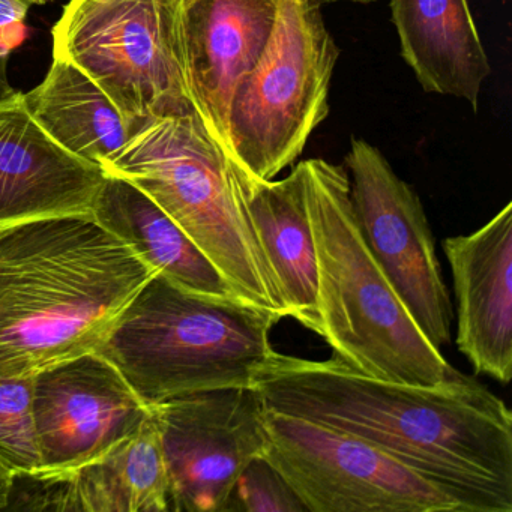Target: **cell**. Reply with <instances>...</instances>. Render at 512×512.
I'll list each match as a JSON object with an SVG mask.
<instances>
[{
    "label": "cell",
    "mask_w": 512,
    "mask_h": 512,
    "mask_svg": "<svg viewBox=\"0 0 512 512\" xmlns=\"http://www.w3.org/2000/svg\"><path fill=\"white\" fill-rule=\"evenodd\" d=\"M254 388L266 409L371 443L467 512H512V413L472 377L424 388L274 350Z\"/></svg>",
    "instance_id": "6da1fadb"
},
{
    "label": "cell",
    "mask_w": 512,
    "mask_h": 512,
    "mask_svg": "<svg viewBox=\"0 0 512 512\" xmlns=\"http://www.w3.org/2000/svg\"><path fill=\"white\" fill-rule=\"evenodd\" d=\"M154 275L92 214L0 227V376L97 352Z\"/></svg>",
    "instance_id": "7a4b0ae2"
},
{
    "label": "cell",
    "mask_w": 512,
    "mask_h": 512,
    "mask_svg": "<svg viewBox=\"0 0 512 512\" xmlns=\"http://www.w3.org/2000/svg\"><path fill=\"white\" fill-rule=\"evenodd\" d=\"M302 166L317 254V335L373 379L424 388L457 379L460 371L422 334L368 248L346 170L322 158Z\"/></svg>",
    "instance_id": "3957f363"
},
{
    "label": "cell",
    "mask_w": 512,
    "mask_h": 512,
    "mask_svg": "<svg viewBox=\"0 0 512 512\" xmlns=\"http://www.w3.org/2000/svg\"><path fill=\"white\" fill-rule=\"evenodd\" d=\"M281 319L241 299L187 292L155 274L97 352L155 406L193 392L254 386Z\"/></svg>",
    "instance_id": "277c9868"
},
{
    "label": "cell",
    "mask_w": 512,
    "mask_h": 512,
    "mask_svg": "<svg viewBox=\"0 0 512 512\" xmlns=\"http://www.w3.org/2000/svg\"><path fill=\"white\" fill-rule=\"evenodd\" d=\"M101 169L151 197L220 269L239 299L287 317L236 197L227 155L199 115L152 119Z\"/></svg>",
    "instance_id": "5b68a950"
},
{
    "label": "cell",
    "mask_w": 512,
    "mask_h": 512,
    "mask_svg": "<svg viewBox=\"0 0 512 512\" xmlns=\"http://www.w3.org/2000/svg\"><path fill=\"white\" fill-rule=\"evenodd\" d=\"M340 49L317 0H278L265 52L233 92L229 158L265 181L301 157L328 118L329 88Z\"/></svg>",
    "instance_id": "8992f818"
},
{
    "label": "cell",
    "mask_w": 512,
    "mask_h": 512,
    "mask_svg": "<svg viewBox=\"0 0 512 512\" xmlns=\"http://www.w3.org/2000/svg\"><path fill=\"white\" fill-rule=\"evenodd\" d=\"M184 0H70L53 58L88 74L131 136L152 119L197 115L182 49Z\"/></svg>",
    "instance_id": "52a82bcc"
},
{
    "label": "cell",
    "mask_w": 512,
    "mask_h": 512,
    "mask_svg": "<svg viewBox=\"0 0 512 512\" xmlns=\"http://www.w3.org/2000/svg\"><path fill=\"white\" fill-rule=\"evenodd\" d=\"M263 457L308 512H467L430 479L358 437L268 410Z\"/></svg>",
    "instance_id": "ba28073f"
},
{
    "label": "cell",
    "mask_w": 512,
    "mask_h": 512,
    "mask_svg": "<svg viewBox=\"0 0 512 512\" xmlns=\"http://www.w3.org/2000/svg\"><path fill=\"white\" fill-rule=\"evenodd\" d=\"M346 167L353 212L374 259L422 334L437 349L446 346L454 314L418 194L365 140L353 137Z\"/></svg>",
    "instance_id": "9c48e42d"
},
{
    "label": "cell",
    "mask_w": 512,
    "mask_h": 512,
    "mask_svg": "<svg viewBox=\"0 0 512 512\" xmlns=\"http://www.w3.org/2000/svg\"><path fill=\"white\" fill-rule=\"evenodd\" d=\"M170 511L224 512L239 475L265 451V401L254 386L209 389L151 406Z\"/></svg>",
    "instance_id": "30bf717a"
},
{
    "label": "cell",
    "mask_w": 512,
    "mask_h": 512,
    "mask_svg": "<svg viewBox=\"0 0 512 512\" xmlns=\"http://www.w3.org/2000/svg\"><path fill=\"white\" fill-rule=\"evenodd\" d=\"M38 476L77 469L142 427L151 415L118 368L98 352L41 371L34 377Z\"/></svg>",
    "instance_id": "8fae6325"
},
{
    "label": "cell",
    "mask_w": 512,
    "mask_h": 512,
    "mask_svg": "<svg viewBox=\"0 0 512 512\" xmlns=\"http://www.w3.org/2000/svg\"><path fill=\"white\" fill-rule=\"evenodd\" d=\"M278 0H184L182 49L191 100L229 157L230 103L268 46Z\"/></svg>",
    "instance_id": "7c38bea8"
},
{
    "label": "cell",
    "mask_w": 512,
    "mask_h": 512,
    "mask_svg": "<svg viewBox=\"0 0 512 512\" xmlns=\"http://www.w3.org/2000/svg\"><path fill=\"white\" fill-rule=\"evenodd\" d=\"M457 298V347L478 374L512 377V203L466 236L443 241Z\"/></svg>",
    "instance_id": "4fadbf2b"
},
{
    "label": "cell",
    "mask_w": 512,
    "mask_h": 512,
    "mask_svg": "<svg viewBox=\"0 0 512 512\" xmlns=\"http://www.w3.org/2000/svg\"><path fill=\"white\" fill-rule=\"evenodd\" d=\"M104 176L100 166L62 148L34 121L22 92L0 103V227L91 214Z\"/></svg>",
    "instance_id": "5bb4252c"
},
{
    "label": "cell",
    "mask_w": 512,
    "mask_h": 512,
    "mask_svg": "<svg viewBox=\"0 0 512 512\" xmlns=\"http://www.w3.org/2000/svg\"><path fill=\"white\" fill-rule=\"evenodd\" d=\"M16 479L29 490L11 497L20 500L14 509L170 512L169 476L152 409L139 430L95 460L58 475Z\"/></svg>",
    "instance_id": "9a60e30c"
},
{
    "label": "cell",
    "mask_w": 512,
    "mask_h": 512,
    "mask_svg": "<svg viewBox=\"0 0 512 512\" xmlns=\"http://www.w3.org/2000/svg\"><path fill=\"white\" fill-rule=\"evenodd\" d=\"M227 164L236 197L277 281L286 316L317 334V254L302 161L281 181L256 178L229 157Z\"/></svg>",
    "instance_id": "2e32d148"
},
{
    "label": "cell",
    "mask_w": 512,
    "mask_h": 512,
    "mask_svg": "<svg viewBox=\"0 0 512 512\" xmlns=\"http://www.w3.org/2000/svg\"><path fill=\"white\" fill-rule=\"evenodd\" d=\"M401 56L428 94L461 98L478 112L491 65L467 0H389Z\"/></svg>",
    "instance_id": "e0dca14e"
},
{
    "label": "cell",
    "mask_w": 512,
    "mask_h": 512,
    "mask_svg": "<svg viewBox=\"0 0 512 512\" xmlns=\"http://www.w3.org/2000/svg\"><path fill=\"white\" fill-rule=\"evenodd\" d=\"M91 214L155 274L175 286L209 298L239 299L199 245L151 197L125 179L104 176Z\"/></svg>",
    "instance_id": "ac0fdd59"
},
{
    "label": "cell",
    "mask_w": 512,
    "mask_h": 512,
    "mask_svg": "<svg viewBox=\"0 0 512 512\" xmlns=\"http://www.w3.org/2000/svg\"><path fill=\"white\" fill-rule=\"evenodd\" d=\"M23 103L56 143L95 166L107 163L131 137L106 92L65 59L53 58L46 79L23 94Z\"/></svg>",
    "instance_id": "d6986e66"
},
{
    "label": "cell",
    "mask_w": 512,
    "mask_h": 512,
    "mask_svg": "<svg viewBox=\"0 0 512 512\" xmlns=\"http://www.w3.org/2000/svg\"><path fill=\"white\" fill-rule=\"evenodd\" d=\"M32 401L34 377L0 376V461L16 476L41 470Z\"/></svg>",
    "instance_id": "ffe728a7"
},
{
    "label": "cell",
    "mask_w": 512,
    "mask_h": 512,
    "mask_svg": "<svg viewBox=\"0 0 512 512\" xmlns=\"http://www.w3.org/2000/svg\"><path fill=\"white\" fill-rule=\"evenodd\" d=\"M227 511L308 512L289 482L263 455L245 466L227 500Z\"/></svg>",
    "instance_id": "44dd1931"
},
{
    "label": "cell",
    "mask_w": 512,
    "mask_h": 512,
    "mask_svg": "<svg viewBox=\"0 0 512 512\" xmlns=\"http://www.w3.org/2000/svg\"><path fill=\"white\" fill-rule=\"evenodd\" d=\"M29 0H0V47L13 52L26 40Z\"/></svg>",
    "instance_id": "7402d4cb"
},
{
    "label": "cell",
    "mask_w": 512,
    "mask_h": 512,
    "mask_svg": "<svg viewBox=\"0 0 512 512\" xmlns=\"http://www.w3.org/2000/svg\"><path fill=\"white\" fill-rule=\"evenodd\" d=\"M14 482H16V473L0 461V511H5L10 506Z\"/></svg>",
    "instance_id": "603a6c76"
},
{
    "label": "cell",
    "mask_w": 512,
    "mask_h": 512,
    "mask_svg": "<svg viewBox=\"0 0 512 512\" xmlns=\"http://www.w3.org/2000/svg\"><path fill=\"white\" fill-rule=\"evenodd\" d=\"M8 58H10V52L0 47V103H5L20 94L14 86H11L8 79Z\"/></svg>",
    "instance_id": "cb8c5ba5"
},
{
    "label": "cell",
    "mask_w": 512,
    "mask_h": 512,
    "mask_svg": "<svg viewBox=\"0 0 512 512\" xmlns=\"http://www.w3.org/2000/svg\"><path fill=\"white\" fill-rule=\"evenodd\" d=\"M320 4H338V2H350V4L368 5L377 2V0H317Z\"/></svg>",
    "instance_id": "d4e9b609"
},
{
    "label": "cell",
    "mask_w": 512,
    "mask_h": 512,
    "mask_svg": "<svg viewBox=\"0 0 512 512\" xmlns=\"http://www.w3.org/2000/svg\"><path fill=\"white\" fill-rule=\"evenodd\" d=\"M32 5H46L49 4V2H52V0H29Z\"/></svg>",
    "instance_id": "484cf974"
}]
</instances>
